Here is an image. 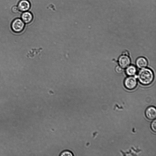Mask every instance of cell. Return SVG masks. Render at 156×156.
I'll use <instances>...</instances> for the list:
<instances>
[{
	"mask_svg": "<svg viewBox=\"0 0 156 156\" xmlns=\"http://www.w3.org/2000/svg\"><path fill=\"white\" fill-rule=\"evenodd\" d=\"M137 77L139 82L144 85L150 84L154 79V74L151 69L148 68H144L140 70Z\"/></svg>",
	"mask_w": 156,
	"mask_h": 156,
	"instance_id": "obj_1",
	"label": "cell"
},
{
	"mask_svg": "<svg viewBox=\"0 0 156 156\" xmlns=\"http://www.w3.org/2000/svg\"><path fill=\"white\" fill-rule=\"evenodd\" d=\"M137 81L136 78L130 76L126 78L124 81L125 87L128 90H132L135 89L137 87Z\"/></svg>",
	"mask_w": 156,
	"mask_h": 156,
	"instance_id": "obj_3",
	"label": "cell"
},
{
	"mask_svg": "<svg viewBox=\"0 0 156 156\" xmlns=\"http://www.w3.org/2000/svg\"><path fill=\"white\" fill-rule=\"evenodd\" d=\"M33 19V15L28 11L23 12L21 15V19L25 24H29Z\"/></svg>",
	"mask_w": 156,
	"mask_h": 156,
	"instance_id": "obj_7",
	"label": "cell"
},
{
	"mask_svg": "<svg viewBox=\"0 0 156 156\" xmlns=\"http://www.w3.org/2000/svg\"><path fill=\"white\" fill-rule=\"evenodd\" d=\"M137 67L139 69L145 68L147 65L148 62L147 60L144 57H139L138 58L136 62Z\"/></svg>",
	"mask_w": 156,
	"mask_h": 156,
	"instance_id": "obj_8",
	"label": "cell"
},
{
	"mask_svg": "<svg viewBox=\"0 0 156 156\" xmlns=\"http://www.w3.org/2000/svg\"><path fill=\"white\" fill-rule=\"evenodd\" d=\"M118 62L120 66L123 69L126 68L130 66L131 60L128 56L123 55L119 57Z\"/></svg>",
	"mask_w": 156,
	"mask_h": 156,
	"instance_id": "obj_4",
	"label": "cell"
},
{
	"mask_svg": "<svg viewBox=\"0 0 156 156\" xmlns=\"http://www.w3.org/2000/svg\"><path fill=\"white\" fill-rule=\"evenodd\" d=\"M25 24L21 19L17 18L14 19L11 24V28L12 30L15 33H20L24 30Z\"/></svg>",
	"mask_w": 156,
	"mask_h": 156,
	"instance_id": "obj_2",
	"label": "cell"
},
{
	"mask_svg": "<svg viewBox=\"0 0 156 156\" xmlns=\"http://www.w3.org/2000/svg\"><path fill=\"white\" fill-rule=\"evenodd\" d=\"M151 128L152 130L155 132L156 131V121L155 120L152 122L151 124Z\"/></svg>",
	"mask_w": 156,
	"mask_h": 156,
	"instance_id": "obj_12",
	"label": "cell"
},
{
	"mask_svg": "<svg viewBox=\"0 0 156 156\" xmlns=\"http://www.w3.org/2000/svg\"><path fill=\"white\" fill-rule=\"evenodd\" d=\"M18 6L20 11L23 12L29 10L31 4L28 0H21L18 3Z\"/></svg>",
	"mask_w": 156,
	"mask_h": 156,
	"instance_id": "obj_5",
	"label": "cell"
},
{
	"mask_svg": "<svg viewBox=\"0 0 156 156\" xmlns=\"http://www.w3.org/2000/svg\"><path fill=\"white\" fill-rule=\"evenodd\" d=\"M127 68L126 73L127 75L129 76H132L136 74L137 69L135 66L133 65L129 66Z\"/></svg>",
	"mask_w": 156,
	"mask_h": 156,
	"instance_id": "obj_9",
	"label": "cell"
},
{
	"mask_svg": "<svg viewBox=\"0 0 156 156\" xmlns=\"http://www.w3.org/2000/svg\"><path fill=\"white\" fill-rule=\"evenodd\" d=\"M60 156H74V155L71 151L68 150H65L61 152L59 155Z\"/></svg>",
	"mask_w": 156,
	"mask_h": 156,
	"instance_id": "obj_10",
	"label": "cell"
},
{
	"mask_svg": "<svg viewBox=\"0 0 156 156\" xmlns=\"http://www.w3.org/2000/svg\"><path fill=\"white\" fill-rule=\"evenodd\" d=\"M12 11L14 13H17L20 11L18 6H13L11 9Z\"/></svg>",
	"mask_w": 156,
	"mask_h": 156,
	"instance_id": "obj_11",
	"label": "cell"
},
{
	"mask_svg": "<svg viewBox=\"0 0 156 156\" xmlns=\"http://www.w3.org/2000/svg\"><path fill=\"white\" fill-rule=\"evenodd\" d=\"M145 114L146 118L150 120L155 119L156 116V108L154 106L148 107L145 111Z\"/></svg>",
	"mask_w": 156,
	"mask_h": 156,
	"instance_id": "obj_6",
	"label": "cell"
},
{
	"mask_svg": "<svg viewBox=\"0 0 156 156\" xmlns=\"http://www.w3.org/2000/svg\"><path fill=\"white\" fill-rule=\"evenodd\" d=\"M116 71L118 73H121L123 71V69L120 66H117L115 69Z\"/></svg>",
	"mask_w": 156,
	"mask_h": 156,
	"instance_id": "obj_13",
	"label": "cell"
}]
</instances>
